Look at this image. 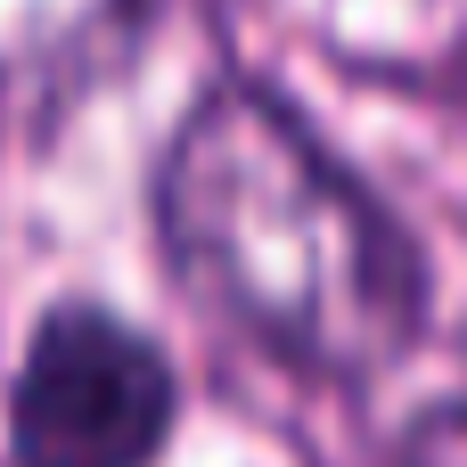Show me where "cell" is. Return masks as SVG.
<instances>
[{"label":"cell","instance_id":"cell-4","mask_svg":"<svg viewBox=\"0 0 467 467\" xmlns=\"http://www.w3.org/2000/svg\"><path fill=\"white\" fill-rule=\"evenodd\" d=\"M402 467H467V394L460 402H435L402 435Z\"/></svg>","mask_w":467,"mask_h":467},{"label":"cell","instance_id":"cell-3","mask_svg":"<svg viewBox=\"0 0 467 467\" xmlns=\"http://www.w3.org/2000/svg\"><path fill=\"white\" fill-rule=\"evenodd\" d=\"M140 33V0H0V99H66Z\"/></svg>","mask_w":467,"mask_h":467},{"label":"cell","instance_id":"cell-1","mask_svg":"<svg viewBox=\"0 0 467 467\" xmlns=\"http://www.w3.org/2000/svg\"><path fill=\"white\" fill-rule=\"evenodd\" d=\"M156 246L222 328L312 386H369L427 328L419 246L263 82H213L172 123Z\"/></svg>","mask_w":467,"mask_h":467},{"label":"cell","instance_id":"cell-2","mask_svg":"<svg viewBox=\"0 0 467 467\" xmlns=\"http://www.w3.org/2000/svg\"><path fill=\"white\" fill-rule=\"evenodd\" d=\"M181 427L172 353L107 312L49 304L8 369V467H156Z\"/></svg>","mask_w":467,"mask_h":467}]
</instances>
